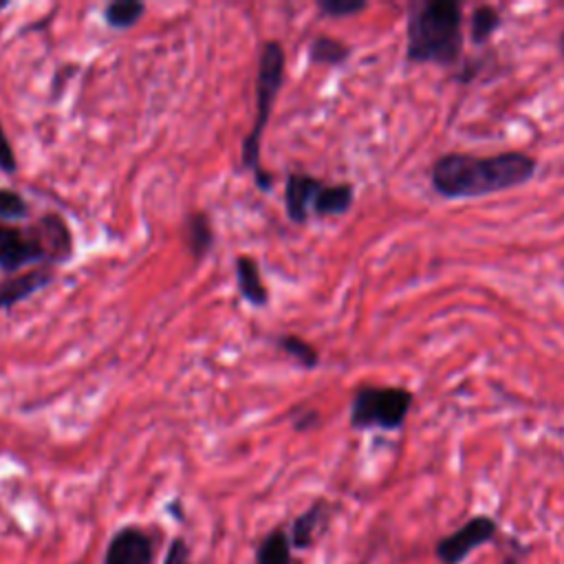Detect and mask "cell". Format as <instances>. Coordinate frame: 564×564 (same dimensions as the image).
Segmentation results:
<instances>
[{
  "mask_svg": "<svg viewBox=\"0 0 564 564\" xmlns=\"http://www.w3.org/2000/svg\"><path fill=\"white\" fill-rule=\"evenodd\" d=\"M535 170L538 161L524 152H498L491 156L449 152L434 161L430 181L443 198H474L524 185Z\"/></svg>",
  "mask_w": 564,
  "mask_h": 564,
  "instance_id": "6da1fadb",
  "label": "cell"
},
{
  "mask_svg": "<svg viewBox=\"0 0 564 564\" xmlns=\"http://www.w3.org/2000/svg\"><path fill=\"white\" fill-rule=\"evenodd\" d=\"M463 48V11L454 0H430L408 18L405 57L412 64L452 66Z\"/></svg>",
  "mask_w": 564,
  "mask_h": 564,
  "instance_id": "7a4b0ae2",
  "label": "cell"
},
{
  "mask_svg": "<svg viewBox=\"0 0 564 564\" xmlns=\"http://www.w3.org/2000/svg\"><path fill=\"white\" fill-rule=\"evenodd\" d=\"M73 253V236L57 212L42 214L31 227L0 220V269L13 273L26 264H62Z\"/></svg>",
  "mask_w": 564,
  "mask_h": 564,
  "instance_id": "3957f363",
  "label": "cell"
},
{
  "mask_svg": "<svg viewBox=\"0 0 564 564\" xmlns=\"http://www.w3.org/2000/svg\"><path fill=\"white\" fill-rule=\"evenodd\" d=\"M284 66H286V55L282 44L278 40H267L260 48L258 73H256V121L240 145V165L253 172L256 187L262 192H269L273 187V174L262 170L260 165V145H262L264 128L273 112L275 97L284 84Z\"/></svg>",
  "mask_w": 564,
  "mask_h": 564,
  "instance_id": "277c9868",
  "label": "cell"
},
{
  "mask_svg": "<svg viewBox=\"0 0 564 564\" xmlns=\"http://www.w3.org/2000/svg\"><path fill=\"white\" fill-rule=\"evenodd\" d=\"M412 408V392L401 386H361L350 401V427L399 430Z\"/></svg>",
  "mask_w": 564,
  "mask_h": 564,
  "instance_id": "5b68a950",
  "label": "cell"
},
{
  "mask_svg": "<svg viewBox=\"0 0 564 564\" xmlns=\"http://www.w3.org/2000/svg\"><path fill=\"white\" fill-rule=\"evenodd\" d=\"M498 531V524L489 516H474L460 529L449 533L436 544V557L445 564L463 562L476 546L487 544Z\"/></svg>",
  "mask_w": 564,
  "mask_h": 564,
  "instance_id": "8992f818",
  "label": "cell"
},
{
  "mask_svg": "<svg viewBox=\"0 0 564 564\" xmlns=\"http://www.w3.org/2000/svg\"><path fill=\"white\" fill-rule=\"evenodd\" d=\"M150 562H152V542L137 527H126L117 531L106 549V564H150Z\"/></svg>",
  "mask_w": 564,
  "mask_h": 564,
  "instance_id": "52a82bcc",
  "label": "cell"
},
{
  "mask_svg": "<svg viewBox=\"0 0 564 564\" xmlns=\"http://www.w3.org/2000/svg\"><path fill=\"white\" fill-rule=\"evenodd\" d=\"M55 278L53 267L48 264H40L33 267L20 275L7 278L0 282V311H9L13 308L18 302L31 297L33 293L42 291L44 286H48Z\"/></svg>",
  "mask_w": 564,
  "mask_h": 564,
  "instance_id": "ba28073f",
  "label": "cell"
},
{
  "mask_svg": "<svg viewBox=\"0 0 564 564\" xmlns=\"http://www.w3.org/2000/svg\"><path fill=\"white\" fill-rule=\"evenodd\" d=\"M322 181L304 174V172H291L284 181V209L289 220L302 225L308 220V207H313V200L317 192L322 189Z\"/></svg>",
  "mask_w": 564,
  "mask_h": 564,
  "instance_id": "9c48e42d",
  "label": "cell"
},
{
  "mask_svg": "<svg viewBox=\"0 0 564 564\" xmlns=\"http://www.w3.org/2000/svg\"><path fill=\"white\" fill-rule=\"evenodd\" d=\"M183 238H185V249L189 251V256L194 260L205 258L216 240L209 214L200 212V209L189 212L183 223Z\"/></svg>",
  "mask_w": 564,
  "mask_h": 564,
  "instance_id": "30bf717a",
  "label": "cell"
},
{
  "mask_svg": "<svg viewBox=\"0 0 564 564\" xmlns=\"http://www.w3.org/2000/svg\"><path fill=\"white\" fill-rule=\"evenodd\" d=\"M236 280L238 291L242 300H247L251 306H267L269 304V289L262 280L260 264L249 256L236 258Z\"/></svg>",
  "mask_w": 564,
  "mask_h": 564,
  "instance_id": "8fae6325",
  "label": "cell"
},
{
  "mask_svg": "<svg viewBox=\"0 0 564 564\" xmlns=\"http://www.w3.org/2000/svg\"><path fill=\"white\" fill-rule=\"evenodd\" d=\"M355 200V189L350 183H335V185H322L313 200V214L317 216H339L350 209Z\"/></svg>",
  "mask_w": 564,
  "mask_h": 564,
  "instance_id": "7c38bea8",
  "label": "cell"
},
{
  "mask_svg": "<svg viewBox=\"0 0 564 564\" xmlns=\"http://www.w3.org/2000/svg\"><path fill=\"white\" fill-rule=\"evenodd\" d=\"M350 57V46L330 35H315L308 44V59L322 66H339Z\"/></svg>",
  "mask_w": 564,
  "mask_h": 564,
  "instance_id": "4fadbf2b",
  "label": "cell"
},
{
  "mask_svg": "<svg viewBox=\"0 0 564 564\" xmlns=\"http://www.w3.org/2000/svg\"><path fill=\"white\" fill-rule=\"evenodd\" d=\"M326 516H328V507L324 502L313 505L308 511H304L291 529V544L295 546H308L315 535L319 533V529L326 524Z\"/></svg>",
  "mask_w": 564,
  "mask_h": 564,
  "instance_id": "5bb4252c",
  "label": "cell"
},
{
  "mask_svg": "<svg viewBox=\"0 0 564 564\" xmlns=\"http://www.w3.org/2000/svg\"><path fill=\"white\" fill-rule=\"evenodd\" d=\"M145 9V2L139 0H112L104 7V22L115 31H126L143 18Z\"/></svg>",
  "mask_w": 564,
  "mask_h": 564,
  "instance_id": "9a60e30c",
  "label": "cell"
},
{
  "mask_svg": "<svg viewBox=\"0 0 564 564\" xmlns=\"http://www.w3.org/2000/svg\"><path fill=\"white\" fill-rule=\"evenodd\" d=\"M275 346H278L282 352H286L291 359H295V361H297L302 368H306V370H313V368H317V364H319V352H317V348H315L311 341L302 339L300 335L282 333V335L275 337Z\"/></svg>",
  "mask_w": 564,
  "mask_h": 564,
  "instance_id": "2e32d148",
  "label": "cell"
},
{
  "mask_svg": "<svg viewBox=\"0 0 564 564\" xmlns=\"http://www.w3.org/2000/svg\"><path fill=\"white\" fill-rule=\"evenodd\" d=\"M502 18L498 13V9L489 7V4H480L474 9L471 18H469V37L474 44H485L489 42V37L500 29Z\"/></svg>",
  "mask_w": 564,
  "mask_h": 564,
  "instance_id": "e0dca14e",
  "label": "cell"
},
{
  "mask_svg": "<svg viewBox=\"0 0 564 564\" xmlns=\"http://www.w3.org/2000/svg\"><path fill=\"white\" fill-rule=\"evenodd\" d=\"M258 564H291V542L282 529L271 531L260 549H258Z\"/></svg>",
  "mask_w": 564,
  "mask_h": 564,
  "instance_id": "ac0fdd59",
  "label": "cell"
},
{
  "mask_svg": "<svg viewBox=\"0 0 564 564\" xmlns=\"http://www.w3.org/2000/svg\"><path fill=\"white\" fill-rule=\"evenodd\" d=\"M29 203L11 187H0V220H22L29 216Z\"/></svg>",
  "mask_w": 564,
  "mask_h": 564,
  "instance_id": "d6986e66",
  "label": "cell"
},
{
  "mask_svg": "<svg viewBox=\"0 0 564 564\" xmlns=\"http://www.w3.org/2000/svg\"><path fill=\"white\" fill-rule=\"evenodd\" d=\"M317 9L328 18H350L368 9L366 0H319Z\"/></svg>",
  "mask_w": 564,
  "mask_h": 564,
  "instance_id": "ffe728a7",
  "label": "cell"
},
{
  "mask_svg": "<svg viewBox=\"0 0 564 564\" xmlns=\"http://www.w3.org/2000/svg\"><path fill=\"white\" fill-rule=\"evenodd\" d=\"M0 170L4 174H13L18 170V159H15V152H13V145L4 132V126L0 121Z\"/></svg>",
  "mask_w": 564,
  "mask_h": 564,
  "instance_id": "44dd1931",
  "label": "cell"
},
{
  "mask_svg": "<svg viewBox=\"0 0 564 564\" xmlns=\"http://www.w3.org/2000/svg\"><path fill=\"white\" fill-rule=\"evenodd\" d=\"M317 421H319V412L313 410V408H300V410L293 412V416H291V423H293V427H295L297 432H306V430L315 427Z\"/></svg>",
  "mask_w": 564,
  "mask_h": 564,
  "instance_id": "7402d4cb",
  "label": "cell"
},
{
  "mask_svg": "<svg viewBox=\"0 0 564 564\" xmlns=\"http://www.w3.org/2000/svg\"><path fill=\"white\" fill-rule=\"evenodd\" d=\"M165 564H187V549H185V544L181 540L172 542Z\"/></svg>",
  "mask_w": 564,
  "mask_h": 564,
  "instance_id": "603a6c76",
  "label": "cell"
},
{
  "mask_svg": "<svg viewBox=\"0 0 564 564\" xmlns=\"http://www.w3.org/2000/svg\"><path fill=\"white\" fill-rule=\"evenodd\" d=\"M557 46H560V53L564 55V33L560 35V40H557Z\"/></svg>",
  "mask_w": 564,
  "mask_h": 564,
  "instance_id": "cb8c5ba5",
  "label": "cell"
},
{
  "mask_svg": "<svg viewBox=\"0 0 564 564\" xmlns=\"http://www.w3.org/2000/svg\"><path fill=\"white\" fill-rule=\"evenodd\" d=\"M7 7H9V2H7V0H4V2H0V9H7Z\"/></svg>",
  "mask_w": 564,
  "mask_h": 564,
  "instance_id": "d4e9b609",
  "label": "cell"
}]
</instances>
